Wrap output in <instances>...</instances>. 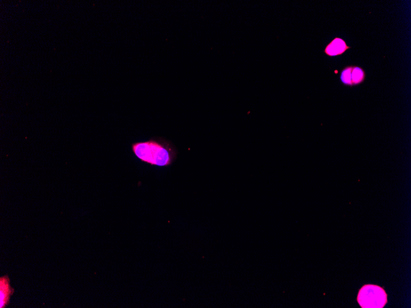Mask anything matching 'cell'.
I'll use <instances>...</instances> for the list:
<instances>
[{
  "mask_svg": "<svg viewBox=\"0 0 411 308\" xmlns=\"http://www.w3.org/2000/svg\"><path fill=\"white\" fill-rule=\"evenodd\" d=\"M13 290L9 286L8 278L1 277L0 280V308H3L8 303L9 296L13 293Z\"/></svg>",
  "mask_w": 411,
  "mask_h": 308,
  "instance_id": "4",
  "label": "cell"
},
{
  "mask_svg": "<svg viewBox=\"0 0 411 308\" xmlns=\"http://www.w3.org/2000/svg\"><path fill=\"white\" fill-rule=\"evenodd\" d=\"M357 301L362 308H383L387 304V295L382 287L366 285L360 289Z\"/></svg>",
  "mask_w": 411,
  "mask_h": 308,
  "instance_id": "2",
  "label": "cell"
},
{
  "mask_svg": "<svg viewBox=\"0 0 411 308\" xmlns=\"http://www.w3.org/2000/svg\"><path fill=\"white\" fill-rule=\"evenodd\" d=\"M135 155L147 164L168 167L176 160L177 149L174 145L162 137H154L145 142H138L131 146Z\"/></svg>",
  "mask_w": 411,
  "mask_h": 308,
  "instance_id": "1",
  "label": "cell"
},
{
  "mask_svg": "<svg viewBox=\"0 0 411 308\" xmlns=\"http://www.w3.org/2000/svg\"><path fill=\"white\" fill-rule=\"evenodd\" d=\"M353 68V65L346 66L342 69L341 73L340 79L341 82L346 86H353L352 80V72Z\"/></svg>",
  "mask_w": 411,
  "mask_h": 308,
  "instance_id": "6",
  "label": "cell"
},
{
  "mask_svg": "<svg viewBox=\"0 0 411 308\" xmlns=\"http://www.w3.org/2000/svg\"><path fill=\"white\" fill-rule=\"evenodd\" d=\"M366 73L363 69L359 66H353L352 72V80L353 86L364 82Z\"/></svg>",
  "mask_w": 411,
  "mask_h": 308,
  "instance_id": "5",
  "label": "cell"
},
{
  "mask_svg": "<svg viewBox=\"0 0 411 308\" xmlns=\"http://www.w3.org/2000/svg\"><path fill=\"white\" fill-rule=\"evenodd\" d=\"M350 47H348L345 41L339 37H336L332 40L328 45L326 46L325 49V54L329 57L341 56L345 53L346 50L350 49Z\"/></svg>",
  "mask_w": 411,
  "mask_h": 308,
  "instance_id": "3",
  "label": "cell"
}]
</instances>
